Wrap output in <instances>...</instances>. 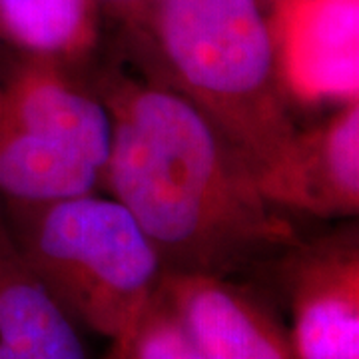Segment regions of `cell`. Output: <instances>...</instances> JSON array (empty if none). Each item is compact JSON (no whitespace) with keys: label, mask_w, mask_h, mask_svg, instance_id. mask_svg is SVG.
<instances>
[{"label":"cell","mask_w":359,"mask_h":359,"mask_svg":"<svg viewBox=\"0 0 359 359\" xmlns=\"http://www.w3.org/2000/svg\"><path fill=\"white\" fill-rule=\"evenodd\" d=\"M110 140L86 74L0 44V200L100 192Z\"/></svg>","instance_id":"277c9868"},{"label":"cell","mask_w":359,"mask_h":359,"mask_svg":"<svg viewBox=\"0 0 359 359\" xmlns=\"http://www.w3.org/2000/svg\"><path fill=\"white\" fill-rule=\"evenodd\" d=\"M160 290V287H158ZM110 359H204L184 332L160 292L150 299L138 321L120 341Z\"/></svg>","instance_id":"8fae6325"},{"label":"cell","mask_w":359,"mask_h":359,"mask_svg":"<svg viewBox=\"0 0 359 359\" xmlns=\"http://www.w3.org/2000/svg\"><path fill=\"white\" fill-rule=\"evenodd\" d=\"M278 259L297 359H359L358 231L299 240Z\"/></svg>","instance_id":"5b68a950"},{"label":"cell","mask_w":359,"mask_h":359,"mask_svg":"<svg viewBox=\"0 0 359 359\" xmlns=\"http://www.w3.org/2000/svg\"><path fill=\"white\" fill-rule=\"evenodd\" d=\"M100 11H106L110 16H116L124 26L134 25L150 0H94Z\"/></svg>","instance_id":"7c38bea8"},{"label":"cell","mask_w":359,"mask_h":359,"mask_svg":"<svg viewBox=\"0 0 359 359\" xmlns=\"http://www.w3.org/2000/svg\"><path fill=\"white\" fill-rule=\"evenodd\" d=\"M122 46L186 96L257 182L285 154L297 126L262 0H150Z\"/></svg>","instance_id":"7a4b0ae2"},{"label":"cell","mask_w":359,"mask_h":359,"mask_svg":"<svg viewBox=\"0 0 359 359\" xmlns=\"http://www.w3.org/2000/svg\"><path fill=\"white\" fill-rule=\"evenodd\" d=\"M0 204L20 254L68 316L112 344L128 334L166 271L128 208L100 192Z\"/></svg>","instance_id":"3957f363"},{"label":"cell","mask_w":359,"mask_h":359,"mask_svg":"<svg viewBox=\"0 0 359 359\" xmlns=\"http://www.w3.org/2000/svg\"><path fill=\"white\" fill-rule=\"evenodd\" d=\"M283 88L302 104L359 100V0H269Z\"/></svg>","instance_id":"8992f818"},{"label":"cell","mask_w":359,"mask_h":359,"mask_svg":"<svg viewBox=\"0 0 359 359\" xmlns=\"http://www.w3.org/2000/svg\"><path fill=\"white\" fill-rule=\"evenodd\" d=\"M0 359H90L82 327L28 266L0 204Z\"/></svg>","instance_id":"9c48e42d"},{"label":"cell","mask_w":359,"mask_h":359,"mask_svg":"<svg viewBox=\"0 0 359 359\" xmlns=\"http://www.w3.org/2000/svg\"><path fill=\"white\" fill-rule=\"evenodd\" d=\"M116 52L86 74L112 120L104 190L164 269L233 278L297 244L292 219L216 126L128 48Z\"/></svg>","instance_id":"6da1fadb"},{"label":"cell","mask_w":359,"mask_h":359,"mask_svg":"<svg viewBox=\"0 0 359 359\" xmlns=\"http://www.w3.org/2000/svg\"><path fill=\"white\" fill-rule=\"evenodd\" d=\"M158 292L204 359H297L287 325L248 283L164 271Z\"/></svg>","instance_id":"52a82bcc"},{"label":"cell","mask_w":359,"mask_h":359,"mask_svg":"<svg viewBox=\"0 0 359 359\" xmlns=\"http://www.w3.org/2000/svg\"><path fill=\"white\" fill-rule=\"evenodd\" d=\"M100 14L94 0H0V44L86 74L100 56Z\"/></svg>","instance_id":"30bf717a"},{"label":"cell","mask_w":359,"mask_h":359,"mask_svg":"<svg viewBox=\"0 0 359 359\" xmlns=\"http://www.w3.org/2000/svg\"><path fill=\"white\" fill-rule=\"evenodd\" d=\"M257 186L283 212L323 219L358 216L359 100L337 104L313 128H297L285 154Z\"/></svg>","instance_id":"ba28073f"}]
</instances>
